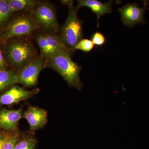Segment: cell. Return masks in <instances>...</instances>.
<instances>
[{"instance_id":"1","label":"cell","mask_w":149,"mask_h":149,"mask_svg":"<svg viewBox=\"0 0 149 149\" xmlns=\"http://www.w3.org/2000/svg\"><path fill=\"white\" fill-rule=\"evenodd\" d=\"M2 49L9 68L16 72L39 56L30 36L10 39L3 45Z\"/></svg>"},{"instance_id":"2","label":"cell","mask_w":149,"mask_h":149,"mask_svg":"<svg viewBox=\"0 0 149 149\" xmlns=\"http://www.w3.org/2000/svg\"><path fill=\"white\" fill-rule=\"evenodd\" d=\"M46 67L58 72L70 87L82 90L83 84L80 78L82 68L72 60L69 51L62 50L51 56L45 61Z\"/></svg>"},{"instance_id":"3","label":"cell","mask_w":149,"mask_h":149,"mask_svg":"<svg viewBox=\"0 0 149 149\" xmlns=\"http://www.w3.org/2000/svg\"><path fill=\"white\" fill-rule=\"evenodd\" d=\"M39 30L32 19L30 12L12 15L0 28V44L3 45L12 38L30 36Z\"/></svg>"},{"instance_id":"4","label":"cell","mask_w":149,"mask_h":149,"mask_svg":"<svg viewBox=\"0 0 149 149\" xmlns=\"http://www.w3.org/2000/svg\"><path fill=\"white\" fill-rule=\"evenodd\" d=\"M63 4L69 8L68 16L60 29L58 35L62 42L69 52L74 51L76 44L83 39V21L77 16L78 9L73 6V1H61Z\"/></svg>"},{"instance_id":"5","label":"cell","mask_w":149,"mask_h":149,"mask_svg":"<svg viewBox=\"0 0 149 149\" xmlns=\"http://www.w3.org/2000/svg\"><path fill=\"white\" fill-rule=\"evenodd\" d=\"M33 21L39 30L56 34L59 30L53 6L48 1H40L31 12Z\"/></svg>"},{"instance_id":"6","label":"cell","mask_w":149,"mask_h":149,"mask_svg":"<svg viewBox=\"0 0 149 149\" xmlns=\"http://www.w3.org/2000/svg\"><path fill=\"white\" fill-rule=\"evenodd\" d=\"M45 60L39 55L17 72V83L27 88L37 85L40 72L45 68Z\"/></svg>"},{"instance_id":"7","label":"cell","mask_w":149,"mask_h":149,"mask_svg":"<svg viewBox=\"0 0 149 149\" xmlns=\"http://www.w3.org/2000/svg\"><path fill=\"white\" fill-rule=\"evenodd\" d=\"M36 88L28 91L17 85H14L0 95V108L10 106L32 98L40 92Z\"/></svg>"},{"instance_id":"8","label":"cell","mask_w":149,"mask_h":149,"mask_svg":"<svg viewBox=\"0 0 149 149\" xmlns=\"http://www.w3.org/2000/svg\"><path fill=\"white\" fill-rule=\"evenodd\" d=\"M147 4L141 7L136 3H128L119 8L123 23L125 26L132 28L136 24L145 21L144 14L146 10Z\"/></svg>"},{"instance_id":"9","label":"cell","mask_w":149,"mask_h":149,"mask_svg":"<svg viewBox=\"0 0 149 149\" xmlns=\"http://www.w3.org/2000/svg\"><path fill=\"white\" fill-rule=\"evenodd\" d=\"M22 115L29 123V130L32 131L42 128L47 120V112L38 107H29Z\"/></svg>"},{"instance_id":"10","label":"cell","mask_w":149,"mask_h":149,"mask_svg":"<svg viewBox=\"0 0 149 149\" xmlns=\"http://www.w3.org/2000/svg\"><path fill=\"white\" fill-rule=\"evenodd\" d=\"M22 108L17 109H0V128L6 131L17 129L19 121L22 116Z\"/></svg>"},{"instance_id":"11","label":"cell","mask_w":149,"mask_h":149,"mask_svg":"<svg viewBox=\"0 0 149 149\" xmlns=\"http://www.w3.org/2000/svg\"><path fill=\"white\" fill-rule=\"evenodd\" d=\"M76 7L79 10L82 7L89 8L92 12L95 14L98 18V26L100 17L104 15L112 13L111 5L112 1L106 3H102L97 0H78Z\"/></svg>"},{"instance_id":"12","label":"cell","mask_w":149,"mask_h":149,"mask_svg":"<svg viewBox=\"0 0 149 149\" xmlns=\"http://www.w3.org/2000/svg\"><path fill=\"white\" fill-rule=\"evenodd\" d=\"M13 12H30L40 1L37 0H6Z\"/></svg>"},{"instance_id":"13","label":"cell","mask_w":149,"mask_h":149,"mask_svg":"<svg viewBox=\"0 0 149 149\" xmlns=\"http://www.w3.org/2000/svg\"><path fill=\"white\" fill-rule=\"evenodd\" d=\"M17 74L13 69L0 70V92L17 84Z\"/></svg>"},{"instance_id":"14","label":"cell","mask_w":149,"mask_h":149,"mask_svg":"<svg viewBox=\"0 0 149 149\" xmlns=\"http://www.w3.org/2000/svg\"><path fill=\"white\" fill-rule=\"evenodd\" d=\"M45 32L49 49L50 57L59 51L68 50L58 35L56 33Z\"/></svg>"},{"instance_id":"15","label":"cell","mask_w":149,"mask_h":149,"mask_svg":"<svg viewBox=\"0 0 149 149\" xmlns=\"http://www.w3.org/2000/svg\"><path fill=\"white\" fill-rule=\"evenodd\" d=\"M37 143V141L32 133L25 135L20 134L14 149H35Z\"/></svg>"},{"instance_id":"16","label":"cell","mask_w":149,"mask_h":149,"mask_svg":"<svg viewBox=\"0 0 149 149\" xmlns=\"http://www.w3.org/2000/svg\"><path fill=\"white\" fill-rule=\"evenodd\" d=\"M35 39L40 49V56L46 60L50 57V52L46 32L41 30L36 34Z\"/></svg>"},{"instance_id":"17","label":"cell","mask_w":149,"mask_h":149,"mask_svg":"<svg viewBox=\"0 0 149 149\" xmlns=\"http://www.w3.org/2000/svg\"><path fill=\"white\" fill-rule=\"evenodd\" d=\"M20 134L18 129L12 131H6L5 140L1 149H14L15 143Z\"/></svg>"},{"instance_id":"18","label":"cell","mask_w":149,"mask_h":149,"mask_svg":"<svg viewBox=\"0 0 149 149\" xmlns=\"http://www.w3.org/2000/svg\"><path fill=\"white\" fill-rule=\"evenodd\" d=\"M12 10L6 0H0V28L13 15Z\"/></svg>"},{"instance_id":"19","label":"cell","mask_w":149,"mask_h":149,"mask_svg":"<svg viewBox=\"0 0 149 149\" xmlns=\"http://www.w3.org/2000/svg\"><path fill=\"white\" fill-rule=\"evenodd\" d=\"M94 46L91 40L82 39L76 44L74 48V50H80L85 52H89L93 49Z\"/></svg>"},{"instance_id":"20","label":"cell","mask_w":149,"mask_h":149,"mask_svg":"<svg viewBox=\"0 0 149 149\" xmlns=\"http://www.w3.org/2000/svg\"><path fill=\"white\" fill-rule=\"evenodd\" d=\"M91 41L94 45L101 47L106 42L105 37L100 32H96L92 35Z\"/></svg>"},{"instance_id":"21","label":"cell","mask_w":149,"mask_h":149,"mask_svg":"<svg viewBox=\"0 0 149 149\" xmlns=\"http://www.w3.org/2000/svg\"><path fill=\"white\" fill-rule=\"evenodd\" d=\"M9 67L7 63L4 56L2 47L0 45V70L9 69Z\"/></svg>"},{"instance_id":"22","label":"cell","mask_w":149,"mask_h":149,"mask_svg":"<svg viewBox=\"0 0 149 149\" xmlns=\"http://www.w3.org/2000/svg\"><path fill=\"white\" fill-rule=\"evenodd\" d=\"M6 135V130H3V129L0 128V149H1L4 143Z\"/></svg>"},{"instance_id":"23","label":"cell","mask_w":149,"mask_h":149,"mask_svg":"<svg viewBox=\"0 0 149 149\" xmlns=\"http://www.w3.org/2000/svg\"><path fill=\"white\" fill-rule=\"evenodd\" d=\"M0 45H1V44H0Z\"/></svg>"}]
</instances>
